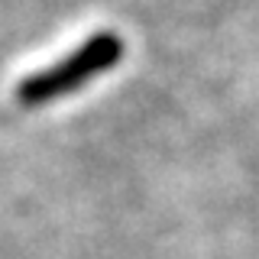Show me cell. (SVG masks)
Instances as JSON below:
<instances>
[{
  "label": "cell",
  "mask_w": 259,
  "mask_h": 259,
  "mask_svg": "<svg viewBox=\"0 0 259 259\" xmlns=\"http://www.w3.org/2000/svg\"><path fill=\"white\" fill-rule=\"evenodd\" d=\"M123 59V39L117 32L104 29L88 36L81 46H75L65 59H59L49 68H39L26 75L16 84V101L23 107H42V104H52L59 97L84 88L91 78L110 71L113 65Z\"/></svg>",
  "instance_id": "cell-1"
}]
</instances>
